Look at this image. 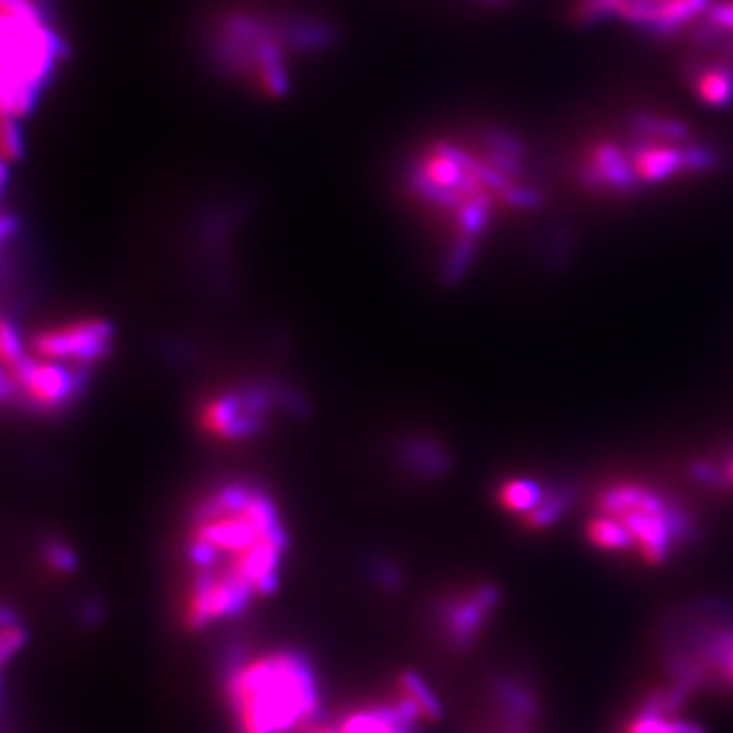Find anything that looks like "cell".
<instances>
[{
  "mask_svg": "<svg viewBox=\"0 0 733 733\" xmlns=\"http://www.w3.org/2000/svg\"><path fill=\"white\" fill-rule=\"evenodd\" d=\"M288 551V526L267 489L225 481L204 491L181 526V623L200 632L271 597Z\"/></svg>",
  "mask_w": 733,
  "mask_h": 733,
  "instance_id": "1",
  "label": "cell"
},
{
  "mask_svg": "<svg viewBox=\"0 0 733 733\" xmlns=\"http://www.w3.org/2000/svg\"><path fill=\"white\" fill-rule=\"evenodd\" d=\"M223 686L239 733H304L326 716L316 670L293 648L235 656Z\"/></svg>",
  "mask_w": 733,
  "mask_h": 733,
  "instance_id": "2",
  "label": "cell"
},
{
  "mask_svg": "<svg viewBox=\"0 0 733 733\" xmlns=\"http://www.w3.org/2000/svg\"><path fill=\"white\" fill-rule=\"evenodd\" d=\"M0 357L4 397L13 400L18 407L39 414H53L69 406L78 397L88 377L29 353L23 346L21 332L9 323L2 326Z\"/></svg>",
  "mask_w": 733,
  "mask_h": 733,
  "instance_id": "3",
  "label": "cell"
},
{
  "mask_svg": "<svg viewBox=\"0 0 733 733\" xmlns=\"http://www.w3.org/2000/svg\"><path fill=\"white\" fill-rule=\"evenodd\" d=\"M602 514L614 516L628 526L635 548L650 565H662L677 542L691 536V520L683 509L665 502L652 489L618 485L603 491Z\"/></svg>",
  "mask_w": 733,
  "mask_h": 733,
  "instance_id": "4",
  "label": "cell"
},
{
  "mask_svg": "<svg viewBox=\"0 0 733 733\" xmlns=\"http://www.w3.org/2000/svg\"><path fill=\"white\" fill-rule=\"evenodd\" d=\"M4 106L23 111L51 62L49 33L33 0H4Z\"/></svg>",
  "mask_w": 733,
  "mask_h": 733,
  "instance_id": "5",
  "label": "cell"
},
{
  "mask_svg": "<svg viewBox=\"0 0 733 733\" xmlns=\"http://www.w3.org/2000/svg\"><path fill=\"white\" fill-rule=\"evenodd\" d=\"M23 346L37 355L60 363L78 374L90 375L113 349L114 330L100 316H72L21 334Z\"/></svg>",
  "mask_w": 733,
  "mask_h": 733,
  "instance_id": "6",
  "label": "cell"
},
{
  "mask_svg": "<svg viewBox=\"0 0 733 733\" xmlns=\"http://www.w3.org/2000/svg\"><path fill=\"white\" fill-rule=\"evenodd\" d=\"M274 412L276 397L271 391L257 386H235L206 395L195 412V424L208 439L237 442L255 437Z\"/></svg>",
  "mask_w": 733,
  "mask_h": 733,
  "instance_id": "7",
  "label": "cell"
},
{
  "mask_svg": "<svg viewBox=\"0 0 733 733\" xmlns=\"http://www.w3.org/2000/svg\"><path fill=\"white\" fill-rule=\"evenodd\" d=\"M426 721L420 707L395 686L391 699L371 700L337 717H323L304 733H407Z\"/></svg>",
  "mask_w": 733,
  "mask_h": 733,
  "instance_id": "8",
  "label": "cell"
},
{
  "mask_svg": "<svg viewBox=\"0 0 733 733\" xmlns=\"http://www.w3.org/2000/svg\"><path fill=\"white\" fill-rule=\"evenodd\" d=\"M500 602V589L489 583L448 597L439 609L440 634L444 635L451 648L469 650L475 640L483 634L489 616Z\"/></svg>",
  "mask_w": 733,
  "mask_h": 733,
  "instance_id": "9",
  "label": "cell"
},
{
  "mask_svg": "<svg viewBox=\"0 0 733 733\" xmlns=\"http://www.w3.org/2000/svg\"><path fill=\"white\" fill-rule=\"evenodd\" d=\"M635 178L644 181H662L684 172V149L677 147H642L635 153Z\"/></svg>",
  "mask_w": 733,
  "mask_h": 733,
  "instance_id": "10",
  "label": "cell"
},
{
  "mask_svg": "<svg viewBox=\"0 0 733 733\" xmlns=\"http://www.w3.org/2000/svg\"><path fill=\"white\" fill-rule=\"evenodd\" d=\"M586 536L595 546H599L602 551H609V553H625V551L635 548V540L632 532L628 530V526L607 514H602L599 518L589 521Z\"/></svg>",
  "mask_w": 733,
  "mask_h": 733,
  "instance_id": "11",
  "label": "cell"
},
{
  "mask_svg": "<svg viewBox=\"0 0 733 733\" xmlns=\"http://www.w3.org/2000/svg\"><path fill=\"white\" fill-rule=\"evenodd\" d=\"M395 686L420 707V711H422L426 721H439V719H442V716H444V709H442V703H440L439 697H437V693L432 691V686L426 683L424 677H420L418 672H414V670H404V672L397 677Z\"/></svg>",
  "mask_w": 733,
  "mask_h": 733,
  "instance_id": "12",
  "label": "cell"
},
{
  "mask_svg": "<svg viewBox=\"0 0 733 733\" xmlns=\"http://www.w3.org/2000/svg\"><path fill=\"white\" fill-rule=\"evenodd\" d=\"M544 491L542 488L530 481V479H511L504 483L500 488V493H497V500L502 507H505L507 511L511 514H530L534 511L538 505L542 504L544 500Z\"/></svg>",
  "mask_w": 733,
  "mask_h": 733,
  "instance_id": "13",
  "label": "cell"
},
{
  "mask_svg": "<svg viewBox=\"0 0 733 733\" xmlns=\"http://www.w3.org/2000/svg\"><path fill=\"white\" fill-rule=\"evenodd\" d=\"M570 497L569 495H551V497H544L542 504L538 505L534 511H530L526 516V523L534 530H542V528H548L553 526L556 521L560 520L565 516V511L569 509Z\"/></svg>",
  "mask_w": 733,
  "mask_h": 733,
  "instance_id": "14",
  "label": "cell"
},
{
  "mask_svg": "<svg viewBox=\"0 0 733 733\" xmlns=\"http://www.w3.org/2000/svg\"><path fill=\"white\" fill-rule=\"evenodd\" d=\"M699 97L713 102V104H721L733 94V81L728 74H723L721 69H711V72H703L700 76L695 78Z\"/></svg>",
  "mask_w": 733,
  "mask_h": 733,
  "instance_id": "15",
  "label": "cell"
},
{
  "mask_svg": "<svg viewBox=\"0 0 733 733\" xmlns=\"http://www.w3.org/2000/svg\"><path fill=\"white\" fill-rule=\"evenodd\" d=\"M27 640V632L25 628L21 625V621L16 619L13 609L9 605H4V611H2V662L7 665L13 656H16V652L23 648Z\"/></svg>",
  "mask_w": 733,
  "mask_h": 733,
  "instance_id": "16",
  "label": "cell"
},
{
  "mask_svg": "<svg viewBox=\"0 0 733 733\" xmlns=\"http://www.w3.org/2000/svg\"><path fill=\"white\" fill-rule=\"evenodd\" d=\"M43 558L48 563L49 570H53V572L65 574V572H72L78 567V558H76L74 551H69L60 540L49 542L48 546L43 548Z\"/></svg>",
  "mask_w": 733,
  "mask_h": 733,
  "instance_id": "17",
  "label": "cell"
},
{
  "mask_svg": "<svg viewBox=\"0 0 733 733\" xmlns=\"http://www.w3.org/2000/svg\"><path fill=\"white\" fill-rule=\"evenodd\" d=\"M691 475L699 481L700 485H707V488L719 485V475H717L716 469H713L711 465H707V463H697V465H693Z\"/></svg>",
  "mask_w": 733,
  "mask_h": 733,
  "instance_id": "18",
  "label": "cell"
},
{
  "mask_svg": "<svg viewBox=\"0 0 733 733\" xmlns=\"http://www.w3.org/2000/svg\"><path fill=\"white\" fill-rule=\"evenodd\" d=\"M723 679H728V681L733 684V654L732 658H730V662H728V668H725V674H723Z\"/></svg>",
  "mask_w": 733,
  "mask_h": 733,
  "instance_id": "19",
  "label": "cell"
},
{
  "mask_svg": "<svg viewBox=\"0 0 733 733\" xmlns=\"http://www.w3.org/2000/svg\"><path fill=\"white\" fill-rule=\"evenodd\" d=\"M728 477H730V481L733 483V460L732 465H730V469H728Z\"/></svg>",
  "mask_w": 733,
  "mask_h": 733,
  "instance_id": "20",
  "label": "cell"
},
{
  "mask_svg": "<svg viewBox=\"0 0 733 733\" xmlns=\"http://www.w3.org/2000/svg\"><path fill=\"white\" fill-rule=\"evenodd\" d=\"M407 733H422V732H420V730H418V728H414V730H409V732H407Z\"/></svg>",
  "mask_w": 733,
  "mask_h": 733,
  "instance_id": "21",
  "label": "cell"
}]
</instances>
